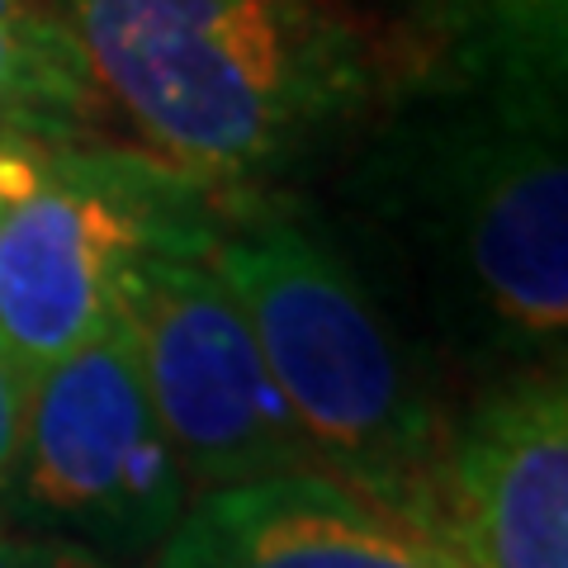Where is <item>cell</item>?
Wrapping results in <instances>:
<instances>
[{"mask_svg":"<svg viewBox=\"0 0 568 568\" xmlns=\"http://www.w3.org/2000/svg\"><path fill=\"white\" fill-rule=\"evenodd\" d=\"M209 261L237 298L317 474L422 530L440 465L436 413L355 265L261 194L223 200Z\"/></svg>","mask_w":568,"mask_h":568,"instance_id":"3","label":"cell"},{"mask_svg":"<svg viewBox=\"0 0 568 568\" xmlns=\"http://www.w3.org/2000/svg\"><path fill=\"white\" fill-rule=\"evenodd\" d=\"M156 568H455L413 521L327 474L200 493Z\"/></svg>","mask_w":568,"mask_h":568,"instance_id":"8","label":"cell"},{"mask_svg":"<svg viewBox=\"0 0 568 568\" xmlns=\"http://www.w3.org/2000/svg\"><path fill=\"white\" fill-rule=\"evenodd\" d=\"M219 213L223 194L119 138L48 148L39 185L0 219V346L20 379L100 342L133 265L209 242Z\"/></svg>","mask_w":568,"mask_h":568,"instance_id":"4","label":"cell"},{"mask_svg":"<svg viewBox=\"0 0 568 568\" xmlns=\"http://www.w3.org/2000/svg\"><path fill=\"white\" fill-rule=\"evenodd\" d=\"M24 394H29V384L20 379V369L10 365L6 346H0V488H6V478H10V465H14V446H20Z\"/></svg>","mask_w":568,"mask_h":568,"instance_id":"13","label":"cell"},{"mask_svg":"<svg viewBox=\"0 0 568 568\" xmlns=\"http://www.w3.org/2000/svg\"><path fill=\"white\" fill-rule=\"evenodd\" d=\"M0 568H114L85 549H71L62 540H43V536H24L0 521Z\"/></svg>","mask_w":568,"mask_h":568,"instance_id":"11","label":"cell"},{"mask_svg":"<svg viewBox=\"0 0 568 568\" xmlns=\"http://www.w3.org/2000/svg\"><path fill=\"white\" fill-rule=\"evenodd\" d=\"M123 327L171 450L200 493L317 474L209 242L156 246L123 284Z\"/></svg>","mask_w":568,"mask_h":568,"instance_id":"6","label":"cell"},{"mask_svg":"<svg viewBox=\"0 0 568 568\" xmlns=\"http://www.w3.org/2000/svg\"><path fill=\"white\" fill-rule=\"evenodd\" d=\"M355 194L417 246L478 346L559 365L568 332L564 91L422 71L388 91Z\"/></svg>","mask_w":568,"mask_h":568,"instance_id":"2","label":"cell"},{"mask_svg":"<svg viewBox=\"0 0 568 568\" xmlns=\"http://www.w3.org/2000/svg\"><path fill=\"white\" fill-rule=\"evenodd\" d=\"M138 148L223 200L304 171L388 100L342 0H39Z\"/></svg>","mask_w":568,"mask_h":568,"instance_id":"1","label":"cell"},{"mask_svg":"<svg viewBox=\"0 0 568 568\" xmlns=\"http://www.w3.org/2000/svg\"><path fill=\"white\" fill-rule=\"evenodd\" d=\"M43 152L48 148H33V142L0 138V219H6L20 200H29V190L39 185Z\"/></svg>","mask_w":568,"mask_h":568,"instance_id":"12","label":"cell"},{"mask_svg":"<svg viewBox=\"0 0 568 568\" xmlns=\"http://www.w3.org/2000/svg\"><path fill=\"white\" fill-rule=\"evenodd\" d=\"M114 110L39 0H0V138L33 148L114 142Z\"/></svg>","mask_w":568,"mask_h":568,"instance_id":"9","label":"cell"},{"mask_svg":"<svg viewBox=\"0 0 568 568\" xmlns=\"http://www.w3.org/2000/svg\"><path fill=\"white\" fill-rule=\"evenodd\" d=\"M426 71L564 91L568 0H413Z\"/></svg>","mask_w":568,"mask_h":568,"instance_id":"10","label":"cell"},{"mask_svg":"<svg viewBox=\"0 0 568 568\" xmlns=\"http://www.w3.org/2000/svg\"><path fill=\"white\" fill-rule=\"evenodd\" d=\"M6 526L104 564L162 549L190 507V478L142 384L123 317L29 379L20 446L0 488Z\"/></svg>","mask_w":568,"mask_h":568,"instance_id":"5","label":"cell"},{"mask_svg":"<svg viewBox=\"0 0 568 568\" xmlns=\"http://www.w3.org/2000/svg\"><path fill=\"white\" fill-rule=\"evenodd\" d=\"M455 568H568V388L536 365L497 384L440 446L422 511Z\"/></svg>","mask_w":568,"mask_h":568,"instance_id":"7","label":"cell"}]
</instances>
